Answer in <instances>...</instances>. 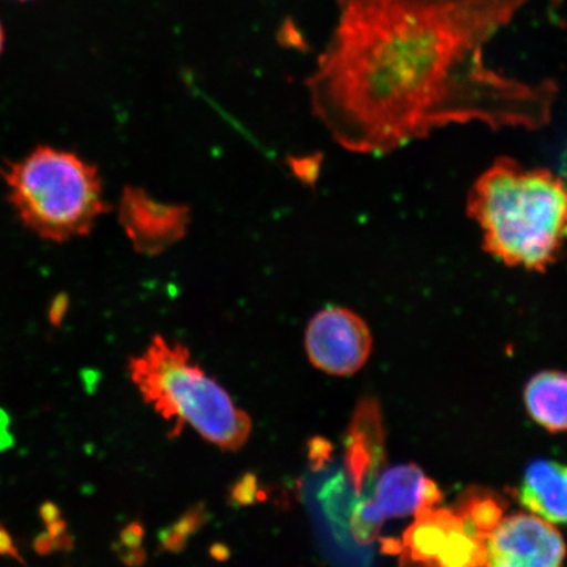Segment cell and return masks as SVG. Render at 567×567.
Listing matches in <instances>:
<instances>
[{"label": "cell", "mask_w": 567, "mask_h": 567, "mask_svg": "<svg viewBox=\"0 0 567 567\" xmlns=\"http://www.w3.org/2000/svg\"><path fill=\"white\" fill-rule=\"evenodd\" d=\"M307 81L311 109L347 151L384 155L451 124L537 131L558 86L487 66L485 49L528 0H336Z\"/></svg>", "instance_id": "6da1fadb"}, {"label": "cell", "mask_w": 567, "mask_h": 567, "mask_svg": "<svg viewBox=\"0 0 567 567\" xmlns=\"http://www.w3.org/2000/svg\"><path fill=\"white\" fill-rule=\"evenodd\" d=\"M482 248L503 265L545 274L567 244V182L545 167L496 158L467 195Z\"/></svg>", "instance_id": "7a4b0ae2"}, {"label": "cell", "mask_w": 567, "mask_h": 567, "mask_svg": "<svg viewBox=\"0 0 567 567\" xmlns=\"http://www.w3.org/2000/svg\"><path fill=\"white\" fill-rule=\"evenodd\" d=\"M133 384L144 400L179 435L190 424L205 441L237 452L250 437L252 422L215 379L194 363L181 342L155 336L146 350L127 363Z\"/></svg>", "instance_id": "3957f363"}, {"label": "cell", "mask_w": 567, "mask_h": 567, "mask_svg": "<svg viewBox=\"0 0 567 567\" xmlns=\"http://www.w3.org/2000/svg\"><path fill=\"white\" fill-rule=\"evenodd\" d=\"M0 175L20 221L51 243L87 236L110 210L97 168L73 152L39 146Z\"/></svg>", "instance_id": "277c9868"}, {"label": "cell", "mask_w": 567, "mask_h": 567, "mask_svg": "<svg viewBox=\"0 0 567 567\" xmlns=\"http://www.w3.org/2000/svg\"><path fill=\"white\" fill-rule=\"evenodd\" d=\"M486 540L456 509L423 508L403 540L385 549L421 567H486Z\"/></svg>", "instance_id": "5b68a950"}, {"label": "cell", "mask_w": 567, "mask_h": 567, "mask_svg": "<svg viewBox=\"0 0 567 567\" xmlns=\"http://www.w3.org/2000/svg\"><path fill=\"white\" fill-rule=\"evenodd\" d=\"M373 494L372 498L361 502L351 516V534L360 545L372 544L385 520L416 515L442 501L435 482L425 477L415 464L390 467L380 477Z\"/></svg>", "instance_id": "8992f818"}, {"label": "cell", "mask_w": 567, "mask_h": 567, "mask_svg": "<svg viewBox=\"0 0 567 567\" xmlns=\"http://www.w3.org/2000/svg\"><path fill=\"white\" fill-rule=\"evenodd\" d=\"M370 326L349 308L328 307L311 317L305 331V350L317 370L331 375H351L371 357Z\"/></svg>", "instance_id": "52a82bcc"}, {"label": "cell", "mask_w": 567, "mask_h": 567, "mask_svg": "<svg viewBox=\"0 0 567 567\" xmlns=\"http://www.w3.org/2000/svg\"><path fill=\"white\" fill-rule=\"evenodd\" d=\"M118 223L134 251L157 257L186 237L190 209L157 200L144 188L126 186L120 197Z\"/></svg>", "instance_id": "ba28073f"}, {"label": "cell", "mask_w": 567, "mask_h": 567, "mask_svg": "<svg viewBox=\"0 0 567 567\" xmlns=\"http://www.w3.org/2000/svg\"><path fill=\"white\" fill-rule=\"evenodd\" d=\"M565 557L561 534L536 515L503 517L486 540V567H563Z\"/></svg>", "instance_id": "9c48e42d"}, {"label": "cell", "mask_w": 567, "mask_h": 567, "mask_svg": "<svg viewBox=\"0 0 567 567\" xmlns=\"http://www.w3.org/2000/svg\"><path fill=\"white\" fill-rule=\"evenodd\" d=\"M384 464V439L378 403L364 400L354 411L347 437L346 466L358 493H363Z\"/></svg>", "instance_id": "30bf717a"}, {"label": "cell", "mask_w": 567, "mask_h": 567, "mask_svg": "<svg viewBox=\"0 0 567 567\" xmlns=\"http://www.w3.org/2000/svg\"><path fill=\"white\" fill-rule=\"evenodd\" d=\"M517 499L550 524H567V465L537 458L526 467Z\"/></svg>", "instance_id": "8fae6325"}, {"label": "cell", "mask_w": 567, "mask_h": 567, "mask_svg": "<svg viewBox=\"0 0 567 567\" xmlns=\"http://www.w3.org/2000/svg\"><path fill=\"white\" fill-rule=\"evenodd\" d=\"M524 403L529 416L557 434L567 431V373L543 371L528 381Z\"/></svg>", "instance_id": "7c38bea8"}, {"label": "cell", "mask_w": 567, "mask_h": 567, "mask_svg": "<svg viewBox=\"0 0 567 567\" xmlns=\"http://www.w3.org/2000/svg\"><path fill=\"white\" fill-rule=\"evenodd\" d=\"M455 509L486 538L503 519L502 503L493 494L482 492L465 494Z\"/></svg>", "instance_id": "4fadbf2b"}, {"label": "cell", "mask_w": 567, "mask_h": 567, "mask_svg": "<svg viewBox=\"0 0 567 567\" xmlns=\"http://www.w3.org/2000/svg\"><path fill=\"white\" fill-rule=\"evenodd\" d=\"M203 516L202 508H196L190 514L182 517L179 523L167 530V535L163 537V545L168 550H181L186 545L187 536L194 534L198 526H200Z\"/></svg>", "instance_id": "5bb4252c"}, {"label": "cell", "mask_w": 567, "mask_h": 567, "mask_svg": "<svg viewBox=\"0 0 567 567\" xmlns=\"http://www.w3.org/2000/svg\"><path fill=\"white\" fill-rule=\"evenodd\" d=\"M289 168L292 169L297 179L301 181L307 186H313L318 179L319 172H321V155H307V157H293L288 161Z\"/></svg>", "instance_id": "9a60e30c"}, {"label": "cell", "mask_w": 567, "mask_h": 567, "mask_svg": "<svg viewBox=\"0 0 567 567\" xmlns=\"http://www.w3.org/2000/svg\"><path fill=\"white\" fill-rule=\"evenodd\" d=\"M33 550L41 557L51 556L54 551H70L74 549L73 536L63 534L60 537H52L48 532L34 537L32 543Z\"/></svg>", "instance_id": "2e32d148"}, {"label": "cell", "mask_w": 567, "mask_h": 567, "mask_svg": "<svg viewBox=\"0 0 567 567\" xmlns=\"http://www.w3.org/2000/svg\"><path fill=\"white\" fill-rule=\"evenodd\" d=\"M142 535H144V532H142L141 526H138L136 523L131 524V526H127L123 530L122 544H120L122 547L120 548L124 550L130 549L122 555L126 565H137V556Z\"/></svg>", "instance_id": "e0dca14e"}, {"label": "cell", "mask_w": 567, "mask_h": 567, "mask_svg": "<svg viewBox=\"0 0 567 567\" xmlns=\"http://www.w3.org/2000/svg\"><path fill=\"white\" fill-rule=\"evenodd\" d=\"M0 557H9L27 566L24 557L21 556L16 542H13L9 529L4 527L3 523H0Z\"/></svg>", "instance_id": "ac0fdd59"}, {"label": "cell", "mask_w": 567, "mask_h": 567, "mask_svg": "<svg viewBox=\"0 0 567 567\" xmlns=\"http://www.w3.org/2000/svg\"><path fill=\"white\" fill-rule=\"evenodd\" d=\"M10 423V415L7 414V411L0 409V452L9 451L16 445V437L9 430Z\"/></svg>", "instance_id": "d6986e66"}, {"label": "cell", "mask_w": 567, "mask_h": 567, "mask_svg": "<svg viewBox=\"0 0 567 567\" xmlns=\"http://www.w3.org/2000/svg\"><path fill=\"white\" fill-rule=\"evenodd\" d=\"M39 515L41 517V520L44 522L45 526H48V524L61 519L62 512L61 508L56 506L54 502L47 501L44 503H41V506L39 508Z\"/></svg>", "instance_id": "ffe728a7"}, {"label": "cell", "mask_w": 567, "mask_h": 567, "mask_svg": "<svg viewBox=\"0 0 567 567\" xmlns=\"http://www.w3.org/2000/svg\"><path fill=\"white\" fill-rule=\"evenodd\" d=\"M68 307L69 305L65 296H61L59 299L54 300L51 310H49V319H51L52 324H61L63 317L66 315Z\"/></svg>", "instance_id": "44dd1931"}, {"label": "cell", "mask_w": 567, "mask_h": 567, "mask_svg": "<svg viewBox=\"0 0 567 567\" xmlns=\"http://www.w3.org/2000/svg\"><path fill=\"white\" fill-rule=\"evenodd\" d=\"M328 457V443L324 441H315L313 442V449L310 450V458L311 463L316 464V467L321 464L319 463V458L324 460Z\"/></svg>", "instance_id": "7402d4cb"}, {"label": "cell", "mask_w": 567, "mask_h": 567, "mask_svg": "<svg viewBox=\"0 0 567 567\" xmlns=\"http://www.w3.org/2000/svg\"><path fill=\"white\" fill-rule=\"evenodd\" d=\"M47 532L52 537H60L68 532V523L65 519H59L51 524H48Z\"/></svg>", "instance_id": "603a6c76"}, {"label": "cell", "mask_w": 567, "mask_h": 567, "mask_svg": "<svg viewBox=\"0 0 567 567\" xmlns=\"http://www.w3.org/2000/svg\"><path fill=\"white\" fill-rule=\"evenodd\" d=\"M3 44H4V33L2 24H0V53L3 51Z\"/></svg>", "instance_id": "cb8c5ba5"}]
</instances>
